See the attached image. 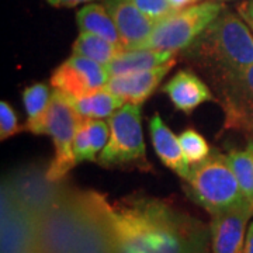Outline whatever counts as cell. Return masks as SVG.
I'll list each match as a JSON object with an SVG mask.
<instances>
[{"label": "cell", "mask_w": 253, "mask_h": 253, "mask_svg": "<svg viewBox=\"0 0 253 253\" xmlns=\"http://www.w3.org/2000/svg\"><path fill=\"white\" fill-rule=\"evenodd\" d=\"M110 139L96 162L103 168L149 169L142 132V106L126 103L109 118Z\"/></svg>", "instance_id": "5b68a950"}, {"label": "cell", "mask_w": 253, "mask_h": 253, "mask_svg": "<svg viewBox=\"0 0 253 253\" xmlns=\"http://www.w3.org/2000/svg\"><path fill=\"white\" fill-rule=\"evenodd\" d=\"M244 253H253V224L249 226V231H248V235H246Z\"/></svg>", "instance_id": "4dcf8cb0"}, {"label": "cell", "mask_w": 253, "mask_h": 253, "mask_svg": "<svg viewBox=\"0 0 253 253\" xmlns=\"http://www.w3.org/2000/svg\"><path fill=\"white\" fill-rule=\"evenodd\" d=\"M87 134L94 155L100 154L109 142L110 134H111L110 124L103 120H87Z\"/></svg>", "instance_id": "484cf974"}, {"label": "cell", "mask_w": 253, "mask_h": 253, "mask_svg": "<svg viewBox=\"0 0 253 253\" xmlns=\"http://www.w3.org/2000/svg\"><path fill=\"white\" fill-rule=\"evenodd\" d=\"M179 139H180L183 152L186 155L190 165L203 162L211 154V148L206 141V138L196 129L190 128V129L183 131L179 135Z\"/></svg>", "instance_id": "603a6c76"}, {"label": "cell", "mask_w": 253, "mask_h": 253, "mask_svg": "<svg viewBox=\"0 0 253 253\" xmlns=\"http://www.w3.org/2000/svg\"><path fill=\"white\" fill-rule=\"evenodd\" d=\"M173 106L186 114L193 113L206 101H214L215 97L207 84L196 73L181 69L163 86Z\"/></svg>", "instance_id": "9a60e30c"}, {"label": "cell", "mask_w": 253, "mask_h": 253, "mask_svg": "<svg viewBox=\"0 0 253 253\" xmlns=\"http://www.w3.org/2000/svg\"><path fill=\"white\" fill-rule=\"evenodd\" d=\"M6 183L23 207L36 219L42 217L59 203L71 189L63 184V181L49 180L44 169L34 168L18 170L11 177H7Z\"/></svg>", "instance_id": "9c48e42d"}, {"label": "cell", "mask_w": 253, "mask_h": 253, "mask_svg": "<svg viewBox=\"0 0 253 253\" xmlns=\"http://www.w3.org/2000/svg\"><path fill=\"white\" fill-rule=\"evenodd\" d=\"M37 219L14 196L9 184H1V253L36 251Z\"/></svg>", "instance_id": "30bf717a"}, {"label": "cell", "mask_w": 253, "mask_h": 253, "mask_svg": "<svg viewBox=\"0 0 253 253\" xmlns=\"http://www.w3.org/2000/svg\"><path fill=\"white\" fill-rule=\"evenodd\" d=\"M184 181V190L190 199L210 212L211 217L251 206L226 155L218 151H211L207 159L191 165L190 176Z\"/></svg>", "instance_id": "277c9868"}, {"label": "cell", "mask_w": 253, "mask_h": 253, "mask_svg": "<svg viewBox=\"0 0 253 253\" xmlns=\"http://www.w3.org/2000/svg\"><path fill=\"white\" fill-rule=\"evenodd\" d=\"M174 63H176V59H172L168 63L161 65L154 69L113 76L110 78L109 83L104 86V89L124 99L126 103L142 106L145 101L154 94L158 86L161 84V82L163 81V78L174 66Z\"/></svg>", "instance_id": "5bb4252c"}, {"label": "cell", "mask_w": 253, "mask_h": 253, "mask_svg": "<svg viewBox=\"0 0 253 253\" xmlns=\"http://www.w3.org/2000/svg\"><path fill=\"white\" fill-rule=\"evenodd\" d=\"M76 23L79 27V33L96 34L124 51L116 23L104 4L89 3L83 6L76 14Z\"/></svg>", "instance_id": "ac0fdd59"}, {"label": "cell", "mask_w": 253, "mask_h": 253, "mask_svg": "<svg viewBox=\"0 0 253 253\" xmlns=\"http://www.w3.org/2000/svg\"><path fill=\"white\" fill-rule=\"evenodd\" d=\"M169 1H170V4H172L174 9L181 10L186 9V7H190L193 4H197L199 0H169Z\"/></svg>", "instance_id": "f546056e"}, {"label": "cell", "mask_w": 253, "mask_h": 253, "mask_svg": "<svg viewBox=\"0 0 253 253\" xmlns=\"http://www.w3.org/2000/svg\"><path fill=\"white\" fill-rule=\"evenodd\" d=\"M118 253H208L211 231L172 201L132 194L111 204Z\"/></svg>", "instance_id": "6da1fadb"}, {"label": "cell", "mask_w": 253, "mask_h": 253, "mask_svg": "<svg viewBox=\"0 0 253 253\" xmlns=\"http://www.w3.org/2000/svg\"><path fill=\"white\" fill-rule=\"evenodd\" d=\"M184 51V58L217 78L253 65V33L244 18L224 7L218 17Z\"/></svg>", "instance_id": "3957f363"}, {"label": "cell", "mask_w": 253, "mask_h": 253, "mask_svg": "<svg viewBox=\"0 0 253 253\" xmlns=\"http://www.w3.org/2000/svg\"><path fill=\"white\" fill-rule=\"evenodd\" d=\"M176 51H161V49H126L106 66L110 78L126 75V73L142 72L165 65L176 59Z\"/></svg>", "instance_id": "e0dca14e"}, {"label": "cell", "mask_w": 253, "mask_h": 253, "mask_svg": "<svg viewBox=\"0 0 253 253\" xmlns=\"http://www.w3.org/2000/svg\"><path fill=\"white\" fill-rule=\"evenodd\" d=\"M110 81L106 66L86 56L72 54L51 76V86L71 97H79L103 89Z\"/></svg>", "instance_id": "8fae6325"}, {"label": "cell", "mask_w": 253, "mask_h": 253, "mask_svg": "<svg viewBox=\"0 0 253 253\" xmlns=\"http://www.w3.org/2000/svg\"><path fill=\"white\" fill-rule=\"evenodd\" d=\"M132 1L144 14L152 18L156 23L169 17L176 11L169 0H132Z\"/></svg>", "instance_id": "cb8c5ba5"}, {"label": "cell", "mask_w": 253, "mask_h": 253, "mask_svg": "<svg viewBox=\"0 0 253 253\" xmlns=\"http://www.w3.org/2000/svg\"><path fill=\"white\" fill-rule=\"evenodd\" d=\"M73 154H75L76 165L84 162V161H89V162H96L97 161L96 155L91 149L90 139H89V134H87V120H84V123L82 124L78 134L75 136Z\"/></svg>", "instance_id": "d4e9b609"}, {"label": "cell", "mask_w": 253, "mask_h": 253, "mask_svg": "<svg viewBox=\"0 0 253 253\" xmlns=\"http://www.w3.org/2000/svg\"><path fill=\"white\" fill-rule=\"evenodd\" d=\"M224 111V129L253 139V65L211 79Z\"/></svg>", "instance_id": "ba28073f"}, {"label": "cell", "mask_w": 253, "mask_h": 253, "mask_svg": "<svg viewBox=\"0 0 253 253\" xmlns=\"http://www.w3.org/2000/svg\"><path fill=\"white\" fill-rule=\"evenodd\" d=\"M239 16H241V14H239ZM241 17H242V16H241ZM242 18H244L245 21H246V24L249 26V28L252 30V33H253V21H252V20H249L248 17H242Z\"/></svg>", "instance_id": "1f68e13d"}, {"label": "cell", "mask_w": 253, "mask_h": 253, "mask_svg": "<svg viewBox=\"0 0 253 253\" xmlns=\"http://www.w3.org/2000/svg\"><path fill=\"white\" fill-rule=\"evenodd\" d=\"M46 3L52 7H58V9H71L75 6H79L83 3H91L94 0H45Z\"/></svg>", "instance_id": "83f0119b"}, {"label": "cell", "mask_w": 253, "mask_h": 253, "mask_svg": "<svg viewBox=\"0 0 253 253\" xmlns=\"http://www.w3.org/2000/svg\"><path fill=\"white\" fill-rule=\"evenodd\" d=\"M225 155L245 197L253 207V139L248 141L244 149H232Z\"/></svg>", "instance_id": "7402d4cb"}, {"label": "cell", "mask_w": 253, "mask_h": 253, "mask_svg": "<svg viewBox=\"0 0 253 253\" xmlns=\"http://www.w3.org/2000/svg\"><path fill=\"white\" fill-rule=\"evenodd\" d=\"M214 1H219V3H225V1H231V0H214Z\"/></svg>", "instance_id": "d6a6232c"}, {"label": "cell", "mask_w": 253, "mask_h": 253, "mask_svg": "<svg viewBox=\"0 0 253 253\" xmlns=\"http://www.w3.org/2000/svg\"><path fill=\"white\" fill-rule=\"evenodd\" d=\"M149 132L155 152L163 165H166L170 170L180 176L183 180H186L191 172V165L183 152L179 136L173 134L158 113L149 120Z\"/></svg>", "instance_id": "2e32d148"}, {"label": "cell", "mask_w": 253, "mask_h": 253, "mask_svg": "<svg viewBox=\"0 0 253 253\" xmlns=\"http://www.w3.org/2000/svg\"><path fill=\"white\" fill-rule=\"evenodd\" d=\"M238 13L242 17H248L253 21V0H249L246 3H242L238 6Z\"/></svg>", "instance_id": "f1b7e54d"}, {"label": "cell", "mask_w": 253, "mask_h": 253, "mask_svg": "<svg viewBox=\"0 0 253 253\" xmlns=\"http://www.w3.org/2000/svg\"><path fill=\"white\" fill-rule=\"evenodd\" d=\"M66 97L72 104L73 109L76 110L82 117L87 118V120L110 118L117 110L126 104V100L118 97L104 87L91 91L89 94L79 96V97H71V96H66Z\"/></svg>", "instance_id": "d6986e66"}, {"label": "cell", "mask_w": 253, "mask_h": 253, "mask_svg": "<svg viewBox=\"0 0 253 253\" xmlns=\"http://www.w3.org/2000/svg\"><path fill=\"white\" fill-rule=\"evenodd\" d=\"M224 7V3L206 0L186 9L176 10L169 17L163 18L156 24L154 33L138 49L176 52L186 49L218 17Z\"/></svg>", "instance_id": "8992f818"}, {"label": "cell", "mask_w": 253, "mask_h": 253, "mask_svg": "<svg viewBox=\"0 0 253 253\" xmlns=\"http://www.w3.org/2000/svg\"><path fill=\"white\" fill-rule=\"evenodd\" d=\"M253 215L251 206L212 215L210 222L211 246L214 253H244L245 231Z\"/></svg>", "instance_id": "4fadbf2b"}, {"label": "cell", "mask_w": 253, "mask_h": 253, "mask_svg": "<svg viewBox=\"0 0 253 253\" xmlns=\"http://www.w3.org/2000/svg\"><path fill=\"white\" fill-rule=\"evenodd\" d=\"M121 51L113 42L90 33H79L72 45V54L86 56L103 66H107Z\"/></svg>", "instance_id": "44dd1931"}, {"label": "cell", "mask_w": 253, "mask_h": 253, "mask_svg": "<svg viewBox=\"0 0 253 253\" xmlns=\"http://www.w3.org/2000/svg\"><path fill=\"white\" fill-rule=\"evenodd\" d=\"M31 253H37V252H36V251H34V252H31Z\"/></svg>", "instance_id": "836d02e7"}, {"label": "cell", "mask_w": 253, "mask_h": 253, "mask_svg": "<svg viewBox=\"0 0 253 253\" xmlns=\"http://www.w3.org/2000/svg\"><path fill=\"white\" fill-rule=\"evenodd\" d=\"M20 129L18 118L14 109L10 106L7 101L0 103V139L4 141L11 135L17 134Z\"/></svg>", "instance_id": "4316f807"}, {"label": "cell", "mask_w": 253, "mask_h": 253, "mask_svg": "<svg viewBox=\"0 0 253 253\" xmlns=\"http://www.w3.org/2000/svg\"><path fill=\"white\" fill-rule=\"evenodd\" d=\"M84 120L86 118L73 109L62 91L54 89L49 107L40 128V134L52 136L55 145L54 159L46 169L49 180L62 181L76 166L73 141Z\"/></svg>", "instance_id": "52a82bcc"}, {"label": "cell", "mask_w": 253, "mask_h": 253, "mask_svg": "<svg viewBox=\"0 0 253 253\" xmlns=\"http://www.w3.org/2000/svg\"><path fill=\"white\" fill-rule=\"evenodd\" d=\"M103 4L116 23L124 51L138 49L151 37L158 24L138 9L132 0H104Z\"/></svg>", "instance_id": "7c38bea8"}, {"label": "cell", "mask_w": 253, "mask_h": 253, "mask_svg": "<svg viewBox=\"0 0 253 253\" xmlns=\"http://www.w3.org/2000/svg\"><path fill=\"white\" fill-rule=\"evenodd\" d=\"M52 97V91L45 83H34L23 91V103L27 113V123L23 129L33 134H40V128L44 121L45 113Z\"/></svg>", "instance_id": "ffe728a7"}, {"label": "cell", "mask_w": 253, "mask_h": 253, "mask_svg": "<svg viewBox=\"0 0 253 253\" xmlns=\"http://www.w3.org/2000/svg\"><path fill=\"white\" fill-rule=\"evenodd\" d=\"M37 253H118L111 204L97 191L69 189L37 219Z\"/></svg>", "instance_id": "7a4b0ae2"}]
</instances>
